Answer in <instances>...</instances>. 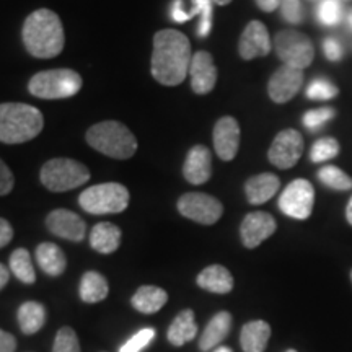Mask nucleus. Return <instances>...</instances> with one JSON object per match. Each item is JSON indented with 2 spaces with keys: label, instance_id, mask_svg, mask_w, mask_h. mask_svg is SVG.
<instances>
[{
  "label": "nucleus",
  "instance_id": "13",
  "mask_svg": "<svg viewBox=\"0 0 352 352\" xmlns=\"http://www.w3.org/2000/svg\"><path fill=\"white\" fill-rule=\"evenodd\" d=\"M277 230V222L271 214L256 210L245 215L240 226V239L245 248H258L264 240L272 236Z\"/></svg>",
  "mask_w": 352,
  "mask_h": 352
},
{
  "label": "nucleus",
  "instance_id": "50",
  "mask_svg": "<svg viewBox=\"0 0 352 352\" xmlns=\"http://www.w3.org/2000/svg\"><path fill=\"white\" fill-rule=\"evenodd\" d=\"M287 352H297V351H294V349H289Z\"/></svg>",
  "mask_w": 352,
  "mask_h": 352
},
{
  "label": "nucleus",
  "instance_id": "10",
  "mask_svg": "<svg viewBox=\"0 0 352 352\" xmlns=\"http://www.w3.org/2000/svg\"><path fill=\"white\" fill-rule=\"evenodd\" d=\"M178 210L183 217L201 226H214L223 214V204L206 192H186L178 199Z\"/></svg>",
  "mask_w": 352,
  "mask_h": 352
},
{
  "label": "nucleus",
  "instance_id": "32",
  "mask_svg": "<svg viewBox=\"0 0 352 352\" xmlns=\"http://www.w3.org/2000/svg\"><path fill=\"white\" fill-rule=\"evenodd\" d=\"M305 95L308 100L314 101H323V100H333L340 95V88L324 77H316L308 83Z\"/></svg>",
  "mask_w": 352,
  "mask_h": 352
},
{
  "label": "nucleus",
  "instance_id": "49",
  "mask_svg": "<svg viewBox=\"0 0 352 352\" xmlns=\"http://www.w3.org/2000/svg\"><path fill=\"white\" fill-rule=\"evenodd\" d=\"M347 21H349V28L352 30V10L349 12V15H347Z\"/></svg>",
  "mask_w": 352,
  "mask_h": 352
},
{
  "label": "nucleus",
  "instance_id": "9",
  "mask_svg": "<svg viewBox=\"0 0 352 352\" xmlns=\"http://www.w3.org/2000/svg\"><path fill=\"white\" fill-rule=\"evenodd\" d=\"M315 188L308 179L298 178L289 183L279 197L280 212L296 220H307L314 212Z\"/></svg>",
  "mask_w": 352,
  "mask_h": 352
},
{
  "label": "nucleus",
  "instance_id": "46",
  "mask_svg": "<svg viewBox=\"0 0 352 352\" xmlns=\"http://www.w3.org/2000/svg\"><path fill=\"white\" fill-rule=\"evenodd\" d=\"M346 219L349 222V226H352V196L349 202H347V208H346Z\"/></svg>",
  "mask_w": 352,
  "mask_h": 352
},
{
  "label": "nucleus",
  "instance_id": "39",
  "mask_svg": "<svg viewBox=\"0 0 352 352\" xmlns=\"http://www.w3.org/2000/svg\"><path fill=\"white\" fill-rule=\"evenodd\" d=\"M197 13H201V8L197 6L196 0H192V10H184L183 0H175L170 8V16L175 23H186L192 16H196Z\"/></svg>",
  "mask_w": 352,
  "mask_h": 352
},
{
  "label": "nucleus",
  "instance_id": "1",
  "mask_svg": "<svg viewBox=\"0 0 352 352\" xmlns=\"http://www.w3.org/2000/svg\"><path fill=\"white\" fill-rule=\"evenodd\" d=\"M192 52L186 34L176 30H160L153 36L151 60L152 77L165 87H176L189 76Z\"/></svg>",
  "mask_w": 352,
  "mask_h": 352
},
{
  "label": "nucleus",
  "instance_id": "17",
  "mask_svg": "<svg viewBox=\"0 0 352 352\" xmlns=\"http://www.w3.org/2000/svg\"><path fill=\"white\" fill-rule=\"evenodd\" d=\"M191 88L196 95H208L214 90L219 78V70L214 64V57L208 51H197L192 54L191 65Z\"/></svg>",
  "mask_w": 352,
  "mask_h": 352
},
{
  "label": "nucleus",
  "instance_id": "28",
  "mask_svg": "<svg viewBox=\"0 0 352 352\" xmlns=\"http://www.w3.org/2000/svg\"><path fill=\"white\" fill-rule=\"evenodd\" d=\"M78 294H80V298L85 303L103 302L109 294V284L107 277L96 271H87L80 279Z\"/></svg>",
  "mask_w": 352,
  "mask_h": 352
},
{
  "label": "nucleus",
  "instance_id": "34",
  "mask_svg": "<svg viewBox=\"0 0 352 352\" xmlns=\"http://www.w3.org/2000/svg\"><path fill=\"white\" fill-rule=\"evenodd\" d=\"M318 20L321 25L324 26H334L340 25L341 16H342V7L340 0H321L316 10Z\"/></svg>",
  "mask_w": 352,
  "mask_h": 352
},
{
  "label": "nucleus",
  "instance_id": "12",
  "mask_svg": "<svg viewBox=\"0 0 352 352\" xmlns=\"http://www.w3.org/2000/svg\"><path fill=\"white\" fill-rule=\"evenodd\" d=\"M303 78H305L303 70L283 64L272 74L270 82H267V95L277 104L289 103L300 91Z\"/></svg>",
  "mask_w": 352,
  "mask_h": 352
},
{
  "label": "nucleus",
  "instance_id": "51",
  "mask_svg": "<svg viewBox=\"0 0 352 352\" xmlns=\"http://www.w3.org/2000/svg\"><path fill=\"white\" fill-rule=\"evenodd\" d=\"M351 280H352V270H351Z\"/></svg>",
  "mask_w": 352,
  "mask_h": 352
},
{
  "label": "nucleus",
  "instance_id": "8",
  "mask_svg": "<svg viewBox=\"0 0 352 352\" xmlns=\"http://www.w3.org/2000/svg\"><path fill=\"white\" fill-rule=\"evenodd\" d=\"M274 51L284 65L307 69L315 59V47L305 33L297 30H283L274 36Z\"/></svg>",
  "mask_w": 352,
  "mask_h": 352
},
{
  "label": "nucleus",
  "instance_id": "42",
  "mask_svg": "<svg viewBox=\"0 0 352 352\" xmlns=\"http://www.w3.org/2000/svg\"><path fill=\"white\" fill-rule=\"evenodd\" d=\"M13 239V228L7 219L0 217V248L7 246Z\"/></svg>",
  "mask_w": 352,
  "mask_h": 352
},
{
  "label": "nucleus",
  "instance_id": "43",
  "mask_svg": "<svg viewBox=\"0 0 352 352\" xmlns=\"http://www.w3.org/2000/svg\"><path fill=\"white\" fill-rule=\"evenodd\" d=\"M16 340L12 333L0 329V352H15Z\"/></svg>",
  "mask_w": 352,
  "mask_h": 352
},
{
  "label": "nucleus",
  "instance_id": "41",
  "mask_svg": "<svg viewBox=\"0 0 352 352\" xmlns=\"http://www.w3.org/2000/svg\"><path fill=\"white\" fill-rule=\"evenodd\" d=\"M13 186H15V176L6 162L0 158V196L10 195Z\"/></svg>",
  "mask_w": 352,
  "mask_h": 352
},
{
  "label": "nucleus",
  "instance_id": "37",
  "mask_svg": "<svg viewBox=\"0 0 352 352\" xmlns=\"http://www.w3.org/2000/svg\"><path fill=\"white\" fill-rule=\"evenodd\" d=\"M280 15L290 25H300L303 21V7L300 0H283L280 2Z\"/></svg>",
  "mask_w": 352,
  "mask_h": 352
},
{
  "label": "nucleus",
  "instance_id": "33",
  "mask_svg": "<svg viewBox=\"0 0 352 352\" xmlns=\"http://www.w3.org/2000/svg\"><path fill=\"white\" fill-rule=\"evenodd\" d=\"M336 116V109L331 107H324V108H316V109H310L303 114L302 122L307 129L310 131H318L323 127L324 124H328L333 118Z\"/></svg>",
  "mask_w": 352,
  "mask_h": 352
},
{
  "label": "nucleus",
  "instance_id": "24",
  "mask_svg": "<svg viewBox=\"0 0 352 352\" xmlns=\"http://www.w3.org/2000/svg\"><path fill=\"white\" fill-rule=\"evenodd\" d=\"M166 302H168V294L157 285H142L131 298L132 307L145 315H153L160 311Z\"/></svg>",
  "mask_w": 352,
  "mask_h": 352
},
{
  "label": "nucleus",
  "instance_id": "11",
  "mask_svg": "<svg viewBox=\"0 0 352 352\" xmlns=\"http://www.w3.org/2000/svg\"><path fill=\"white\" fill-rule=\"evenodd\" d=\"M303 148H305V142L300 132L297 129H284L272 140L267 151V158L276 168L289 170L300 160Z\"/></svg>",
  "mask_w": 352,
  "mask_h": 352
},
{
  "label": "nucleus",
  "instance_id": "14",
  "mask_svg": "<svg viewBox=\"0 0 352 352\" xmlns=\"http://www.w3.org/2000/svg\"><path fill=\"white\" fill-rule=\"evenodd\" d=\"M212 139L215 153H217L220 160L232 162L240 148L241 131L239 121L233 116L220 118L214 126Z\"/></svg>",
  "mask_w": 352,
  "mask_h": 352
},
{
  "label": "nucleus",
  "instance_id": "15",
  "mask_svg": "<svg viewBox=\"0 0 352 352\" xmlns=\"http://www.w3.org/2000/svg\"><path fill=\"white\" fill-rule=\"evenodd\" d=\"M272 50L266 25L258 20H252L245 26L239 39V54L243 60H253L256 57L267 56Z\"/></svg>",
  "mask_w": 352,
  "mask_h": 352
},
{
  "label": "nucleus",
  "instance_id": "47",
  "mask_svg": "<svg viewBox=\"0 0 352 352\" xmlns=\"http://www.w3.org/2000/svg\"><path fill=\"white\" fill-rule=\"evenodd\" d=\"M214 3H217V6H220V7H223V6H228V3L232 2V0H212Z\"/></svg>",
  "mask_w": 352,
  "mask_h": 352
},
{
  "label": "nucleus",
  "instance_id": "48",
  "mask_svg": "<svg viewBox=\"0 0 352 352\" xmlns=\"http://www.w3.org/2000/svg\"><path fill=\"white\" fill-rule=\"evenodd\" d=\"M214 352H233L230 347H226V346H220V347H217V349H215Z\"/></svg>",
  "mask_w": 352,
  "mask_h": 352
},
{
  "label": "nucleus",
  "instance_id": "40",
  "mask_svg": "<svg viewBox=\"0 0 352 352\" xmlns=\"http://www.w3.org/2000/svg\"><path fill=\"white\" fill-rule=\"evenodd\" d=\"M323 52L324 56L328 57V60H331V63H340L342 56H344V46H342L340 39L327 38L323 41Z\"/></svg>",
  "mask_w": 352,
  "mask_h": 352
},
{
  "label": "nucleus",
  "instance_id": "23",
  "mask_svg": "<svg viewBox=\"0 0 352 352\" xmlns=\"http://www.w3.org/2000/svg\"><path fill=\"white\" fill-rule=\"evenodd\" d=\"M271 338V327L263 320L248 321L240 334V344L243 352H264Z\"/></svg>",
  "mask_w": 352,
  "mask_h": 352
},
{
  "label": "nucleus",
  "instance_id": "21",
  "mask_svg": "<svg viewBox=\"0 0 352 352\" xmlns=\"http://www.w3.org/2000/svg\"><path fill=\"white\" fill-rule=\"evenodd\" d=\"M232 315L228 311L215 314L199 338V349L202 352L212 351L228 336L232 329Z\"/></svg>",
  "mask_w": 352,
  "mask_h": 352
},
{
  "label": "nucleus",
  "instance_id": "18",
  "mask_svg": "<svg viewBox=\"0 0 352 352\" xmlns=\"http://www.w3.org/2000/svg\"><path fill=\"white\" fill-rule=\"evenodd\" d=\"M183 176L195 186L209 182L212 176V152L206 145H195L189 148L183 165Z\"/></svg>",
  "mask_w": 352,
  "mask_h": 352
},
{
  "label": "nucleus",
  "instance_id": "36",
  "mask_svg": "<svg viewBox=\"0 0 352 352\" xmlns=\"http://www.w3.org/2000/svg\"><path fill=\"white\" fill-rule=\"evenodd\" d=\"M155 338V329L153 328H145L140 329L139 333H135L124 346H121L120 352H140L144 351Z\"/></svg>",
  "mask_w": 352,
  "mask_h": 352
},
{
  "label": "nucleus",
  "instance_id": "45",
  "mask_svg": "<svg viewBox=\"0 0 352 352\" xmlns=\"http://www.w3.org/2000/svg\"><path fill=\"white\" fill-rule=\"evenodd\" d=\"M8 279H10V272H8L7 266H3V264L0 263V290L8 284Z\"/></svg>",
  "mask_w": 352,
  "mask_h": 352
},
{
  "label": "nucleus",
  "instance_id": "30",
  "mask_svg": "<svg viewBox=\"0 0 352 352\" xmlns=\"http://www.w3.org/2000/svg\"><path fill=\"white\" fill-rule=\"evenodd\" d=\"M318 179L321 184L333 191H349L352 189V178L341 168L334 165H324L318 170Z\"/></svg>",
  "mask_w": 352,
  "mask_h": 352
},
{
  "label": "nucleus",
  "instance_id": "2",
  "mask_svg": "<svg viewBox=\"0 0 352 352\" xmlns=\"http://www.w3.org/2000/svg\"><path fill=\"white\" fill-rule=\"evenodd\" d=\"M21 41L30 56L52 59L64 51V26L59 15L50 8H38L26 16L21 28Z\"/></svg>",
  "mask_w": 352,
  "mask_h": 352
},
{
  "label": "nucleus",
  "instance_id": "16",
  "mask_svg": "<svg viewBox=\"0 0 352 352\" xmlns=\"http://www.w3.org/2000/svg\"><path fill=\"white\" fill-rule=\"evenodd\" d=\"M46 227L52 235L78 243L85 239L87 223L80 215L67 209H56L47 214Z\"/></svg>",
  "mask_w": 352,
  "mask_h": 352
},
{
  "label": "nucleus",
  "instance_id": "31",
  "mask_svg": "<svg viewBox=\"0 0 352 352\" xmlns=\"http://www.w3.org/2000/svg\"><path fill=\"white\" fill-rule=\"evenodd\" d=\"M341 145L334 138H321L311 145L310 160L314 164H324V162L333 160L334 157L340 155Z\"/></svg>",
  "mask_w": 352,
  "mask_h": 352
},
{
  "label": "nucleus",
  "instance_id": "25",
  "mask_svg": "<svg viewBox=\"0 0 352 352\" xmlns=\"http://www.w3.org/2000/svg\"><path fill=\"white\" fill-rule=\"evenodd\" d=\"M36 261L43 272L52 277L64 274L65 267H67V258H65L63 250L56 243H50V241L38 245Z\"/></svg>",
  "mask_w": 352,
  "mask_h": 352
},
{
  "label": "nucleus",
  "instance_id": "6",
  "mask_svg": "<svg viewBox=\"0 0 352 352\" xmlns=\"http://www.w3.org/2000/svg\"><path fill=\"white\" fill-rule=\"evenodd\" d=\"M39 179L50 191L65 192L83 186L90 179V170L72 158H52L43 165Z\"/></svg>",
  "mask_w": 352,
  "mask_h": 352
},
{
  "label": "nucleus",
  "instance_id": "22",
  "mask_svg": "<svg viewBox=\"0 0 352 352\" xmlns=\"http://www.w3.org/2000/svg\"><path fill=\"white\" fill-rule=\"evenodd\" d=\"M122 232L111 222H100L90 232V246L101 254H111L120 248Z\"/></svg>",
  "mask_w": 352,
  "mask_h": 352
},
{
  "label": "nucleus",
  "instance_id": "3",
  "mask_svg": "<svg viewBox=\"0 0 352 352\" xmlns=\"http://www.w3.org/2000/svg\"><path fill=\"white\" fill-rule=\"evenodd\" d=\"M44 118L38 108L26 103H0V142L15 145L38 138Z\"/></svg>",
  "mask_w": 352,
  "mask_h": 352
},
{
  "label": "nucleus",
  "instance_id": "19",
  "mask_svg": "<svg viewBox=\"0 0 352 352\" xmlns=\"http://www.w3.org/2000/svg\"><path fill=\"white\" fill-rule=\"evenodd\" d=\"M280 188V179L279 176L272 173H261L254 175L252 178H248V182L245 183V196L246 201L252 206H259L267 202L274 197V195L279 191Z\"/></svg>",
  "mask_w": 352,
  "mask_h": 352
},
{
  "label": "nucleus",
  "instance_id": "35",
  "mask_svg": "<svg viewBox=\"0 0 352 352\" xmlns=\"http://www.w3.org/2000/svg\"><path fill=\"white\" fill-rule=\"evenodd\" d=\"M52 352H82L77 333L69 327L60 328L56 334Z\"/></svg>",
  "mask_w": 352,
  "mask_h": 352
},
{
  "label": "nucleus",
  "instance_id": "38",
  "mask_svg": "<svg viewBox=\"0 0 352 352\" xmlns=\"http://www.w3.org/2000/svg\"><path fill=\"white\" fill-rule=\"evenodd\" d=\"M197 6L201 8V21L197 26V36L208 38L212 30V0H196Z\"/></svg>",
  "mask_w": 352,
  "mask_h": 352
},
{
  "label": "nucleus",
  "instance_id": "5",
  "mask_svg": "<svg viewBox=\"0 0 352 352\" xmlns=\"http://www.w3.org/2000/svg\"><path fill=\"white\" fill-rule=\"evenodd\" d=\"M83 80L72 69H52L34 74L30 78L28 91L41 100L72 98L80 91Z\"/></svg>",
  "mask_w": 352,
  "mask_h": 352
},
{
  "label": "nucleus",
  "instance_id": "4",
  "mask_svg": "<svg viewBox=\"0 0 352 352\" xmlns=\"http://www.w3.org/2000/svg\"><path fill=\"white\" fill-rule=\"evenodd\" d=\"M85 139L96 152L116 160H127L138 152L135 135L129 127L118 121L96 122L87 131Z\"/></svg>",
  "mask_w": 352,
  "mask_h": 352
},
{
  "label": "nucleus",
  "instance_id": "7",
  "mask_svg": "<svg viewBox=\"0 0 352 352\" xmlns=\"http://www.w3.org/2000/svg\"><path fill=\"white\" fill-rule=\"evenodd\" d=\"M78 204L88 214H120L129 206V191L120 183H103L85 189Z\"/></svg>",
  "mask_w": 352,
  "mask_h": 352
},
{
  "label": "nucleus",
  "instance_id": "29",
  "mask_svg": "<svg viewBox=\"0 0 352 352\" xmlns=\"http://www.w3.org/2000/svg\"><path fill=\"white\" fill-rule=\"evenodd\" d=\"M10 271L13 276L26 285H32L36 283V272H34V266L32 261V254L26 248H16L15 252L10 254Z\"/></svg>",
  "mask_w": 352,
  "mask_h": 352
},
{
  "label": "nucleus",
  "instance_id": "27",
  "mask_svg": "<svg viewBox=\"0 0 352 352\" xmlns=\"http://www.w3.org/2000/svg\"><path fill=\"white\" fill-rule=\"evenodd\" d=\"M46 308H44L43 303L33 300L21 303L19 314H16L21 333L26 334V336L36 334L46 323Z\"/></svg>",
  "mask_w": 352,
  "mask_h": 352
},
{
  "label": "nucleus",
  "instance_id": "20",
  "mask_svg": "<svg viewBox=\"0 0 352 352\" xmlns=\"http://www.w3.org/2000/svg\"><path fill=\"white\" fill-rule=\"evenodd\" d=\"M196 284L201 289L208 290V292L219 294H230L233 290V276L232 272L227 270L226 266H220V264H212V266L204 267L196 277Z\"/></svg>",
  "mask_w": 352,
  "mask_h": 352
},
{
  "label": "nucleus",
  "instance_id": "44",
  "mask_svg": "<svg viewBox=\"0 0 352 352\" xmlns=\"http://www.w3.org/2000/svg\"><path fill=\"white\" fill-rule=\"evenodd\" d=\"M254 2H256L259 10L271 13L280 7V2H283V0H254Z\"/></svg>",
  "mask_w": 352,
  "mask_h": 352
},
{
  "label": "nucleus",
  "instance_id": "26",
  "mask_svg": "<svg viewBox=\"0 0 352 352\" xmlns=\"http://www.w3.org/2000/svg\"><path fill=\"white\" fill-rule=\"evenodd\" d=\"M197 336V323L195 320V311L192 310H183L176 318L171 321L168 333H166V338H168L170 344L176 347H182L186 344V342L192 341Z\"/></svg>",
  "mask_w": 352,
  "mask_h": 352
}]
</instances>
